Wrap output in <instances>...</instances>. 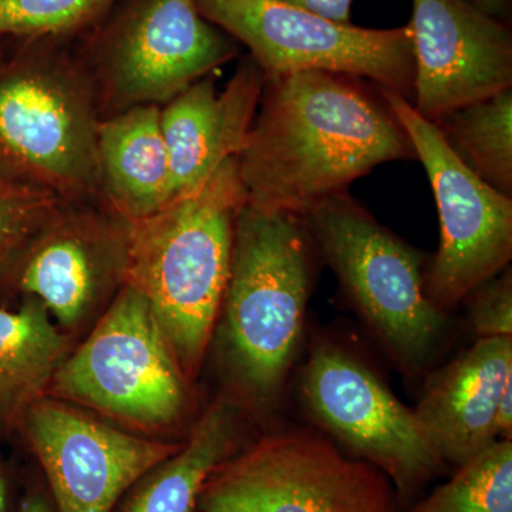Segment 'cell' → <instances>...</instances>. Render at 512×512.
Instances as JSON below:
<instances>
[{
	"mask_svg": "<svg viewBox=\"0 0 512 512\" xmlns=\"http://www.w3.org/2000/svg\"><path fill=\"white\" fill-rule=\"evenodd\" d=\"M417 160L375 83L348 74H266L239 151L247 205L305 217L377 165Z\"/></svg>",
	"mask_w": 512,
	"mask_h": 512,
	"instance_id": "6da1fadb",
	"label": "cell"
},
{
	"mask_svg": "<svg viewBox=\"0 0 512 512\" xmlns=\"http://www.w3.org/2000/svg\"><path fill=\"white\" fill-rule=\"evenodd\" d=\"M247 205L237 157L197 190L128 222L126 284L146 298L192 383L217 328L231 269L235 222Z\"/></svg>",
	"mask_w": 512,
	"mask_h": 512,
	"instance_id": "7a4b0ae2",
	"label": "cell"
},
{
	"mask_svg": "<svg viewBox=\"0 0 512 512\" xmlns=\"http://www.w3.org/2000/svg\"><path fill=\"white\" fill-rule=\"evenodd\" d=\"M319 254L305 218L245 205L235 222L222 316L232 392L248 410L274 403L301 339Z\"/></svg>",
	"mask_w": 512,
	"mask_h": 512,
	"instance_id": "3957f363",
	"label": "cell"
},
{
	"mask_svg": "<svg viewBox=\"0 0 512 512\" xmlns=\"http://www.w3.org/2000/svg\"><path fill=\"white\" fill-rule=\"evenodd\" d=\"M0 55V174L63 202L101 201L100 116L79 56L57 37Z\"/></svg>",
	"mask_w": 512,
	"mask_h": 512,
	"instance_id": "277c9868",
	"label": "cell"
},
{
	"mask_svg": "<svg viewBox=\"0 0 512 512\" xmlns=\"http://www.w3.org/2000/svg\"><path fill=\"white\" fill-rule=\"evenodd\" d=\"M47 396L154 439L183 426L195 403L146 298L127 284L74 345Z\"/></svg>",
	"mask_w": 512,
	"mask_h": 512,
	"instance_id": "5b68a950",
	"label": "cell"
},
{
	"mask_svg": "<svg viewBox=\"0 0 512 512\" xmlns=\"http://www.w3.org/2000/svg\"><path fill=\"white\" fill-rule=\"evenodd\" d=\"M303 218L319 255L384 349L407 375L419 373L446 330V312L424 291L423 256L349 192Z\"/></svg>",
	"mask_w": 512,
	"mask_h": 512,
	"instance_id": "8992f818",
	"label": "cell"
},
{
	"mask_svg": "<svg viewBox=\"0 0 512 512\" xmlns=\"http://www.w3.org/2000/svg\"><path fill=\"white\" fill-rule=\"evenodd\" d=\"M76 50L100 120L136 106H164L239 53L197 0H126Z\"/></svg>",
	"mask_w": 512,
	"mask_h": 512,
	"instance_id": "52a82bcc",
	"label": "cell"
},
{
	"mask_svg": "<svg viewBox=\"0 0 512 512\" xmlns=\"http://www.w3.org/2000/svg\"><path fill=\"white\" fill-rule=\"evenodd\" d=\"M389 478L312 431H278L215 468L200 512H400Z\"/></svg>",
	"mask_w": 512,
	"mask_h": 512,
	"instance_id": "ba28073f",
	"label": "cell"
},
{
	"mask_svg": "<svg viewBox=\"0 0 512 512\" xmlns=\"http://www.w3.org/2000/svg\"><path fill=\"white\" fill-rule=\"evenodd\" d=\"M265 74L330 72L360 77L412 103L414 52L407 26L366 29L322 18L282 0H197Z\"/></svg>",
	"mask_w": 512,
	"mask_h": 512,
	"instance_id": "9c48e42d",
	"label": "cell"
},
{
	"mask_svg": "<svg viewBox=\"0 0 512 512\" xmlns=\"http://www.w3.org/2000/svg\"><path fill=\"white\" fill-rule=\"evenodd\" d=\"M379 92L429 175L440 244L424 266V291L437 309L447 312L510 266L512 197L478 178L448 147L439 127L423 119L409 100L383 87Z\"/></svg>",
	"mask_w": 512,
	"mask_h": 512,
	"instance_id": "30bf717a",
	"label": "cell"
},
{
	"mask_svg": "<svg viewBox=\"0 0 512 512\" xmlns=\"http://www.w3.org/2000/svg\"><path fill=\"white\" fill-rule=\"evenodd\" d=\"M299 390L303 406L320 429L353 458L382 471L400 503L414 497L446 466L414 410L339 346L320 342L312 348Z\"/></svg>",
	"mask_w": 512,
	"mask_h": 512,
	"instance_id": "8fae6325",
	"label": "cell"
},
{
	"mask_svg": "<svg viewBox=\"0 0 512 512\" xmlns=\"http://www.w3.org/2000/svg\"><path fill=\"white\" fill-rule=\"evenodd\" d=\"M127 262L126 220L103 201L62 202L29 242L3 289L35 299L77 342L126 285Z\"/></svg>",
	"mask_w": 512,
	"mask_h": 512,
	"instance_id": "7c38bea8",
	"label": "cell"
},
{
	"mask_svg": "<svg viewBox=\"0 0 512 512\" xmlns=\"http://www.w3.org/2000/svg\"><path fill=\"white\" fill-rule=\"evenodd\" d=\"M18 434L39 461L56 512H114L138 478L183 446L47 394L26 410Z\"/></svg>",
	"mask_w": 512,
	"mask_h": 512,
	"instance_id": "4fadbf2b",
	"label": "cell"
},
{
	"mask_svg": "<svg viewBox=\"0 0 512 512\" xmlns=\"http://www.w3.org/2000/svg\"><path fill=\"white\" fill-rule=\"evenodd\" d=\"M413 109L437 123L512 89V33L473 0H413Z\"/></svg>",
	"mask_w": 512,
	"mask_h": 512,
	"instance_id": "5bb4252c",
	"label": "cell"
},
{
	"mask_svg": "<svg viewBox=\"0 0 512 512\" xmlns=\"http://www.w3.org/2000/svg\"><path fill=\"white\" fill-rule=\"evenodd\" d=\"M266 74L245 56L224 89L207 76L161 106L170 163L171 201L197 190L229 158L238 157L255 119Z\"/></svg>",
	"mask_w": 512,
	"mask_h": 512,
	"instance_id": "9a60e30c",
	"label": "cell"
},
{
	"mask_svg": "<svg viewBox=\"0 0 512 512\" xmlns=\"http://www.w3.org/2000/svg\"><path fill=\"white\" fill-rule=\"evenodd\" d=\"M512 382V336L481 338L431 377L414 413L444 464L460 466L497 441L495 412Z\"/></svg>",
	"mask_w": 512,
	"mask_h": 512,
	"instance_id": "2e32d148",
	"label": "cell"
},
{
	"mask_svg": "<svg viewBox=\"0 0 512 512\" xmlns=\"http://www.w3.org/2000/svg\"><path fill=\"white\" fill-rule=\"evenodd\" d=\"M97 156L101 201L123 220H143L171 201L160 106L131 107L100 120Z\"/></svg>",
	"mask_w": 512,
	"mask_h": 512,
	"instance_id": "e0dca14e",
	"label": "cell"
},
{
	"mask_svg": "<svg viewBox=\"0 0 512 512\" xmlns=\"http://www.w3.org/2000/svg\"><path fill=\"white\" fill-rule=\"evenodd\" d=\"M247 407L228 390L192 424L183 446L160 461L121 498L114 512H194L204 484L244 447Z\"/></svg>",
	"mask_w": 512,
	"mask_h": 512,
	"instance_id": "ac0fdd59",
	"label": "cell"
},
{
	"mask_svg": "<svg viewBox=\"0 0 512 512\" xmlns=\"http://www.w3.org/2000/svg\"><path fill=\"white\" fill-rule=\"evenodd\" d=\"M76 343L35 299L0 306V436L18 434L26 410L46 396Z\"/></svg>",
	"mask_w": 512,
	"mask_h": 512,
	"instance_id": "d6986e66",
	"label": "cell"
},
{
	"mask_svg": "<svg viewBox=\"0 0 512 512\" xmlns=\"http://www.w3.org/2000/svg\"><path fill=\"white\" fill-rule=\"evenodd\" d=\"M437 127L464 164L512 197V89L448 114Z\"/></svg>",
	"mask_w": 512,
	"mask_h": 512,
	"instance_id": "ffe728a7",
	"label": "cell"
},
{
	"mask_svg": "<svg viewBox=\"0 0 512 512\" xmlns=\"http://www.w3.org/2000/svg\"><path fill=\"white\" fill-rule=\"evenodd\" d=\"M407 512H512V443L497 440Z\"/></svg>",
	"mask_w": 512,
	"mask_h": 512,
	"instance_id": "44dd1931",
	"label": "cell"
},
{
	"mask_svg": "<svg viewBox=\"0 0 512 512\" xmlns=\"http://www.w3.org/2000/svg\"><path fill=\"white\" fill-rule=\"evenodd\" d=\"M117 0H0V37H69L106 18Z\"/></svg>",
	"mask_w": 512,
	"mask_h": 512,
	"instance_id": "7402d4cb",
	"label": "cell"
},
{
	"mask_svg": "<svg viewBox=\"0 0 512 512\" xmlns=\"http://www.w3.org/2000/svg\"><path fill=\"white\" fill-rule=\"evenodd\" d=\"M62 202L50 192L0 174V291L29 242Z\"/></svg>",
	"mask_w": 512,
	"mask_h": 512,
	"instance_id": "603a6c76",
	"label": "cell"
},
{
	"mask_svg": "<svg viewBox=\"0 0 512 512\" xmlns=\"http://www.w3.org/2000/svg\"><path fill=\"white\" fill-rule=\"evenodd\" d=\"M474 333L481 338L512 336V271L510 266L468 295Z\"/></svg>",
	"mask_w": 512,
	"mask_h": 512,
	"instance_id": "cb8c5ba5",
	"label": "cell"
},
{
	"mask_svg": "<svg viewBox=\"0 0 512 512\" xmlns=\"http://www.w3.org/2000/svg\"><path fill=\"white\" fill-rule=\"evenodd\" d=\"M289 5L309 10L336 23H350V9L353 0H282Z\"/></svg>",
	"mask_w": 512,
	"mask_h": 512,
	"instance_id": "d4e9b609",
	"label": "cell"
},
{
	"mask_svg": "<svg viewBox=\"0 0 512 512\" xmlns=\"http://www.w3.org/2000/svg\"><path fill=\"white\" fill-rule=\"evenodd\" d=\"M495 436L497 440H511L512 437V382L505 386L495 412Z\"/></svg>",
	"mask_w": 512,
	"mask_h": 512,
	"instance_id": "484cf974",
	"label": "cell"
},
{
	"mask_svg": "<svg viewBox=\"0 0 512 512\" xmlns=\"http://www.w3.org/2000/svg\"><path fill=\"white\" fill-rule=\"evenodd\" d=\"M15 512H56V508L49 491L37 485L26 491Z\"/></svg>",
	"mask_w": 512,
	"mask_h": 512,
	"instance_id": "4316f807",
	"label": "cell"
},
{
	"mask_svg": "<svg viewBox=\"0 0 512 512\" xmlns=\"http://www.w3.org/2000/svg\"><path fill=\"white\" fill-rule=\"evenodd\" d=\"M473 2L494 18L507 22V18L510 16L512 0H473Z\"/></svg>",
	"mask_w": 512,
	"mask_h": 512,
	"instance_id": "83f0119b",
	"label": "cell"
},
{
	"mask_svg": "<svg viewBox=\"0 0 512 512\" xmlns=\"http://www.w3.org/2000/svg\"><path fill=\"white\" fill-rule=\"evenodd\" d=\"M9 504L10 488L8 470H6L5 460H3L2 451H0V512H9Z\"/></svg>",
	"mask_w": 512,
	"mask_h": 512,
	"instance_id": "f1b7e54d",
	"label": "cell"
}]
</instances>
